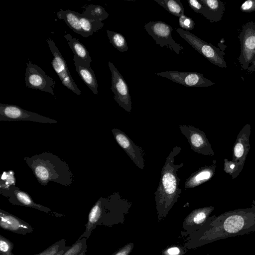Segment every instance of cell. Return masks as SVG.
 I'll use <instances>...</instances> for the list:
<instances>
[{
	"mask_svg": "<svg viewBox=\"0 0 255 255\" xmlns=\"http://www.w3.org/2000/svg\"><path fill=\"white\" fill-rule=\"evenodd\" d=\"M255 231V206L226 211L209 223L201 241L209 243L228 238L250 234Z\"/></svg>",
	"mask_w": 255,
	"mask_h": 255,
	"instance_id": "6da1fadb",
	"label": "cell"
},
{
	"mask_svg": "<svg viewBox=\"0 0 255 255\" xmlns=\"http://www.w3.org/2000/svg\"><path fill=\"white\" fill-rule=\"evenodd\" d=\"M181 151V146L173 147L161 169L160 181L154 193L157 210L161 214L167 213L181 193L177 171L184 164H174L175 157Z\"/></svg>",
	"mask_w": 255,
	"mask_h": 255,
	"instance_id": "7a4b0ae2",
	"label": "cell"
},
{
	"mask_svg": "<svg viewBox=\"0 0 255 255\" xmlns=\"http://www.w3.org/2000/svg\"><path fill=\"white\" fill-rule=\"evenodd\" d=\"M24 159L42 185L46 186L50 181L66 186L72 183V172L69 166L52 153L44 152Z\"/></svg>",
	"mask_w": 255,
	"mask_h": 255,
	"instance_id": "3957f363",
	"label": "cell"
},
{
	"mask_svg": "<svg viewBox=\"0 0 255 255\" xmlns=\"http://www.w3.org/2000/svg\"><path fill=\"white\" fill-rule=\"evenodd\" d=\"M176 30L181 38L212 64L221 68L227 67L223 56L218 48L181 28Z\"/></svg>",
	"mask_w": 255,
	"mask_h": 255,
	"instance_id": "277c9868",
	"label": "cell"
},
{
	"mask_svg": "<svg viewBox=\"0 0 255 255\" xmlns=\"http://www.w3.org/2000/svg\"><path fill=\"white\" fill-rule=\"evenodd\" d=\"M144 28L160 47L165 46L177 54L180 53L184 49L172 38L173 29L165 22L161 21H149L144 25Z\"/></svg>",
	"mask_w": 255,
	"mask_h": 255,
	"instance_id": "5b68a950",
	"label": "cell"
},
{
	"mask_svg": "<svg viewBox=\"0 0 255 255\" xmlns=\"http://www.w3.org/2000/svg\"><path fill=\"white\" fill-rule=\"evenodd\" d=\"M25 75L27 87L47 92L55 96L53 89L56 85L55 81L37 65L29 61L26 64Z\"/></svg>",
	"mask_w": 255,
	"mask_h": 255,
	"instance_id": "8992f818",
	"label": "cell"
},
{
	"mask_svg": "<svg viewBox=\"0 0 255 255\" xmlns=\"http://www.w3.org/2000/svg\"><path fill=\"white\" fill-rule=\"evenodd\" d=\"M48 46L53 55L51 65L58 76L62 84L72 92L80 95L81 91L75 83L71 75L67 63L62 56L53 40L50 38L47 39Z\"/></svg>",
	"mask_w": 255,
	"mask_h": 255,
	"instance_id": "52a82bcc",
	"label": "cell"
},
{
	"mask_svg": "<svg viewBox=\"0 0 255 255\" xmlns=\"http://www.w3.org/2000/svg\"><path fill=\"white\" fill-rule=\"evenodd\" d=\"M0 121H31L42 123H56L54 120L26 111L14 105L0 104Z\"/></svg>",
	"mask_w": 255,
	"mask_h": 255,
	"instance_id": "ba28073f",
	"label": "cell"
},
{
	"mask_svg": "<svg viewBox=\"0 0 255 255\" xmlns=\"http://www.w3.org/2000/svg\"><path fill=\"white\" fill-rule=\"evenodd\" d=\"M108 65L112 75L111 89L114 94V99L121 107L130 113L131 101L128 86L114 64L109 62Z\"/></svg>",
	"mask_w": 255,
	"mask_h": 255,
	"instance_id": "9c48e42d",
	"label": "cell"
},
{
	"mask_svg": "<svg viewBox=\"0 0 255 255\" xmlns=\"http://www.w3.org/2000/svg\"><path fill=\"white\" fill-rule=\"evenodd\" d=\"M179 128L194 152L206 155L214 154L211 145L202 130L188 125H179Z\"/></svg>",
	"mask_w": 255,
	"mask_h": 255,
	"instance_id": "30bf717a",
	"label": "cell"
},
{
	"mask_svg": "<svg viewBox=\"0 0 255 255\" xmlns=\"http://www.w3.org/2000/svg\"><path fill=\"white\" fill-rule=\"evenodd\" d=\"M156 74L188 87H204L214 84V83L205 78L202 74L197 72L165 71Z\"/></svg>",
	"mask_w": 255,
	"mask_h": 255,
	"instance_id": "8fae6325",
	"label": "cell"
},
{
	"mask_svg": "<svg viewBox=\"0 0 255 255\" xmlns=\"http://www.w3.org/2000/svg\"><path fill=\"white\" fill-rule=\"evenodd\" d=\"M112 131L114 138L119 145L125 150L133 163L139 169L144 167L143 152L141 147L134 142L123 131L118 128H113Z\"/></svg>",
	"mask_w": 255,
	"mask_h": 255,
	"instance_id": "7c38bea8",
	"label": "cell"
},
{
	"mask_svg": "<svg viewBox=\"0 0 255 255\" xmlns=\"http://www.w3.org/2000/svg\"><path fill=\"white\" fill-rule=\"evenodd\" d=\"M0 193L8 197L9 202L12 204L33 208L47 213L51 211L49 208L35 203L28 193L22 191L15 185H11L6 189H0Z\"/></svg>",
	"mask_w": 255,
	"mask_h": 255,
	"instance_id": "4fadbf2b",
	"label": "cell"
},
{
	"mask_svg": "<svg viewBox=\"0 0 255 255\" xmlns=\"http://www.w3.org/2000/svg\"><path fill=\"white\" fill-rule=\"evenodd\" d=\"M250 134L251 126L247 124L240 131L233 147L232 161L242 168L250 148Z\"/></svg>",
	"mask_w": 255,
	"mask_h": 255,
	"instance_id": "5bb4252c",
	"label": "cell"
},
{
	"mask_svg": "<svg viewBox=\"0 0 255 255\" xmlns=\"http://www.w3.org/2000/svg\"><path fill=\"white\" fill-rule=\"evenodd\" d=\"M0 218V226L3 229L23 235L33 232L32 227L28 223L1 209Z\"/></svg>",
	"mask_w": 255,
	"mask_h": 255,
	"instance_id": "9a60e30c",
	"label": "cell"
},
{
	"mask_svg": "<svg viewBox=\"0 0 255 255\" xmlns=\"http://www.w3.org/2000/svg\"><path fill=\"white\" fill-rule=\"evenodd\" d=\"M76 71L87 87L95 95L98 94V83L90 65L77 57H73Z\"/></svg>",
	"mask_w": 255,
	"mask_h": 255,
	"instance_id": "2e32d148",
	"label": "cell"
},
{
	"mask_svg": "<svg viewBox=\"0 0 255 255\" xmlns=\"http://www.w3.org/2000/svg\"><path fill=\"white\" fill-rule=\"evenodd\" d=\"M216 169V161L212 165L205 166L198 168L186 180L185 188H194L210 180L215 174Z\"/></svg>",
	"mask_w": 255,
	"mask_h": 255,
	"instance_id": "e0dca14e",
	"label": "cell"
},
{
	"mask_svg": "<svg viewBox=\"0 0 255 255\" xmlns=\"http://www.w3.org/2000/svg\"><path fill=\"white\" fill-rule=\"evenodd\" d=\"M203 4L202 15L211 22L220 20L224 12L223 3L218 0H199Z\"/></svg>",
	"mask_w": 255,
	"mask_h": 255,
	"instance_id": "ac0fdd59",
	"label": "cell"
},
{
	"mask_svg": "<svg viewBox=\"0 0 255 255\" xmlns=\"http://www.w3.org/2000/svg\"><path fill=\"white\" fill-rule=\"evenodd\" d=\"M59 19H62L73 31L84 37H86L80 26V20L81 14L71 10H63L60 9L56 13Z\"/></svg>",
	"mask_w": 255,
	"mask_h": 255,
	"instance_id": "d6986e66",
	"label": "cell"
},
{
	"mask_svg": "<svg viewBox=\"0 0 255 255\" xmlns=\"http://www.w3.org/2000/svg\"><path fill=\"white\" fill-rule=\"evenodd\" d=\"M64 37L67 39L68 45L73 52L74 57L78 58L88 64L91 65L92 60L85 45L78 39L72 38L69 33L65 34Z\"/></svg>",
	"mask_w": 255,
	"mask_h": 255,
	"instance_id": "ffe728a7",
	"label": "cell"
},
{
	"mask_svg": "<svg viewBox=\"0 0 255 255\" xmlns=\"http://www.w3.org/2000/svg\"><path fill=\"white\" fill-rule=\"evenodd\" d=\"M84 7L82 14L89 19L102 21L109 16L108 13L101 5L90 4L85 5Z\"/></svg>",
	"mask_w": 255,
	"mask_h": 255,
	"instance_id": "44dd1931",
	"label": "cell"
},
{
	"mask_svg": "<svg viewBox=\"0 0 255 255\" xmlns=\"http://www.w3.org/2000/svg\"><path fill=\"white\" fill-rule=\"evenodd\" d=\"M214 209V207L209 206L194 210L189 215L187 219L194 224L202 225L206 223Z\"/></svg>",
	"mask_w": 255,
	"mask_h": 255,
	"instance_id": "7402d4cb",
	"label": "cell"
},
{
	"mask_svg": "<svg viewBox=\"0 0 255 255\" xmlns=\"http://www.w3.org/2000/svg\"><path fill=\"white\" fill-rule=\"evenodd\" d=\"M172 15L178 17L184 15V7L180 0H154Z\"/></svg>",
	"mask_w": 255,
	"mask_h": 255,
	"instance_id": "603a6c76",
	"label": "cell"
},
{
	"mask_svg": "<svg viewBox=\"0 0 255 255\" xmlns=\"http://www.w3.org/2000/svg\"><path fill=\"white\" fill-rule=\"evenodd\" d=\"M80 23L83 32L86 37L92 35L94 32L101 29L104 26V23L99 20L89 19L82 15L81 13Z\"/></svg>",
	"mask_w": 255,
	"mask_h": 255,
	"instance_id": "cb8c5ba5",
	"label": "cell"
},
{
	"mask_svg": "<svg viewBox=\"0 0 255 255\" xmlns=\"http://www.w3.org/2000/svg\"><path fill=\"white\" fill-rule=\"evenodd\" d=\"M107 36L110 42L115 48L120 52H126L128 50V46L125 37L120 33L107 30Z\"/></svg>",
	"mask_w": 255,
	"mask_h": 255,
	"instance_id": "d4e9b609",
	"label": "cell"
},
{
	"mask_svg": "<svg viewBox=\"0 0 255 255\" xmlns=\"http://www.w3.org/2000/svg\"><path fill=\"white\" fill-rule=\"evenodd\" d=\"M69 248L65 246V241L61 239L45 249L43 252L35 255H63Z\"/></svg>",
	"mask_w": 255,
	"mask_h": 255,
	"instance_id": "484cf974",
	"label": "cell"
},
{
	"mask_svg": "<svg viewBox=\"0 0 255 255\" xmlns=\"http://www.w3.org/2000/svg\"><path fill=\"white\" fill-rule=\"evenodd\" d=\"M87 249V238H83L69 247L63 255H85Z\"/></svg>",
	"mask_w": 255,
	"mask_h": 255,
	"instance_id": "4316f807",
	"label": "cell"
},
{
	"mask_svg": "<svg viewBox=\"0 0 255 255\" xmlns=\"http://www.w3.org/2000/svg\"><path fill=\"white\" fill-rule=\"evenodd\" d=\"M243 168L236 163L225 159L224 170L232 175L233 178H236L240 174Z\"/></svg>",
	"mask_w": 255,
	"mask_h": 255,
	"instance_id": "83f0119b",
	"label": "cell"
},
{
	"mask_svg": "<svg viewBox=\"0 0 255 255\" xmlns=\"http://www.w3.org/2000/svg\"><path fill=\"white\" fill-rule=\"evenodd\" d=\"M13 248V243L0 235V255H11Z\"/></svg>",
	"mask_w": 255,
	"mask_h": 255,
	"instance_id": "f1b7e54d",
	"label": "cell"
},
{
	"mask_svg": "<svg viewBox=\"0 0 255 255\" xmlns=\"http://www.w3.org/2000/svg\"><path fill=\"white\" fill-rule=\"evenodd\" d=\"M179 25L181 29L188 31L194 28L195 22L191 17L184 14L179 17Z\"/></svg>",
	"mask_w": 255,
	"mask_h": 255,
	"instance_id": "f546056e",
	"label": "cell"
},
{
	"mask_svg": "<svg viewBox=\"0 0 255 255\" xmlns=\"http://www.w3.org/2000/svg\"><path fill=\"white\" fill-rule=\"evenodd\" d=\"M1 179H3V184H0V189H6L9 188L10 186L13 185H15L14 178L13 176V172L12 171H9L8 172H3Z\"/></svg>",
	"mask_w": 255,
	"mask_h": 255,
	"instance_id": "4dcf8cb0",
	"label": "cell"
},
{
	"mask_svg": "<svg viewBox=\"0 0 255 255\" xmlns=\"http://www.w3.org/2000/svg\"><path fill=\"white\" fill-rule=\"evenodd\" d=\"M241 10L245 12H251L255 11V0H248L242 3Z\"/></svg>",
	"mask_w": 255,
	"mask_h": 255,
	"instance_id": "1f68e13d",
	"label": "cell"
},
{
	"mask_svg": "<svg viewBox=\"0 0 255 255\" xmlns=\"http://www.w3.org/2000/svg\"><path fill=\"white\" fill-rule=\"evenodd\" d=\"M190 7L195 12L202 14L203 5L202 3L198 0H187Z\"/></svg>",
	"mask_w": 255,
	"mask_h": 255,
	"instance_id": "d6a6232c",
	"label": "cell"
},
{
	"mask_svg": "<svg viewBox=\"0 0 255 255\" xmlns=\"http://www.w3.org/2000/svg\"><path fill=\"white\" fill-rule=\"evenodd\" d=\"M132 244L127 245L114 255H128L132 249Z\"/></svg>",
	"mask_w": 255,
	"mask_h": 255,
	"instance_id": "836d02e7",
	"label": "cell"
},
{
	"mask_svg": "<svg viewBox=\"0 0 255 255\" xmlns=\"http://www.w3.org/2000/svg\"><path fill=\"white\" fill-rule=\"evenodd\" d=\"M180 252L179 249L176 247H173L167 250V253L170 255H177Z\"/></svg>",
	"mask_w": 255,
	"mask_h": 255,
	"instance_id": "e575fe53",
	"label": "cell"
},
{
	"mask_svg": "<svg viewBox=\"0 0 255 255\" xmlns=\"http://www.w3.org/2000/svg\"><path fill=\"white\" fill-rule=\"evenodd\" d=\"M252 206H255V200L253 201V202L252 203Z\"/></svg>",
	"mask_w": 255,
	"mask_h": 255,
	"instance_id": "d590c367",
	"label": "cell"
},
{
	"mask_svg": "<svg viewBox=\"0 0 255 255\" xmlns=\"http://www.w3.org/2000/svg\"><path fill=\"white\" fill-rule=\"evenodd\" d=\"M11 255H14L13 254Z\"/></svg>",
	"mask_w": 255,
	"mask_h": 255,
	"instance_id": "8d00e7d4",
	"label": "cell"
}]
</instances>
